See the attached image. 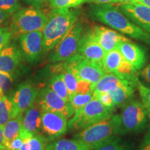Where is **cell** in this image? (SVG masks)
<instances>
[{
	"label": "cell",
	"mask_w": 150,
	"mask_h": 150,
	"mask_svg": "<svg viewBox=\"0 0 150 150\" xmlns=\"http://www.w3.org/2000/svg\"><path fill=\"white\" fill-rule=\"evenodd\" d=\"M38 93V88L30 81H27L20 84L13 97L17 115H23L34 104Z\"/></svg>",
	"instance_id": "obj_14"
},
{
	"label": "cell",
	"mask_w": 150,
	"mask_h": 150,
	"mask_svg": "<svg viewBox=\"0 0 150 150\" xmlns=\"http://www.w3.org/2000/svg\"><path fill=\"white\" fill-rule=\"evenodd\" d=\"M136 88L139 92L141 102L145 106H150V86L144 84L138 78L136 81Z\"/></svg>",
	"instance_id": "obj_32"
},
{
	"label": "cell",
	"mask_w": 150,
	"mask_h": 150,
	"mask_svg": "<svg viewBox=\"0 0 150 150\" xmlns=\"http://www.w3.org/2000/svg\"><path fill=\"white\" fill-rule=\"evenodd\" d=\"M116 136H119L113 114L104 120L76 133L73 135V138L85 145L89 150H94Z\"/></svg>",
	"instance_id": "obj_5"
},
{
	"label": "cell",
	"mask_w": 150,
	"mask_h": 150,
	"mask_svg": "<svg viewBox=\"0 0 150 150\" xmlns=\"http://www.w3.org/2000/svg\"><path fill=\"white\" fill-rule=\"evenodd\" d=\"M36 101L42 110L59 112L67 119L72 117L75 112L70 103L56 95L49 86L41 90Z\"/></svg>",
	"instance_id": "obj_10"
},
{
	"label": "cell",
	"mask_w": 150,
	"mask_h": 150,
	"mask_svg": "<svg viewBox=\"0 0 150 150\" xmlns=\"http://www.w3.org/2000/svg\"><path fill=\"white\" fill-rule=\"evenodd\" d=\"M64 63V62H63ZM63 76V79L67 86V91H68L69 95H70V99L74 96V95L77 93L78 89V80L76 76L68 70L65 67L64 64V68L61 72Z\"/></svg>",
	"instance_id": "obj_29"
},
{
	"label": "cell",
	"mask_w": 150,
	"mask_h": 150,
	"mask_svg": "<svg viewBox=\"0 0 150 150\" xmlns=\"http://www.w3.org/2000/svg\"><path fill=\"white\" fill-rule=\"evenodd\" d=\"M120 10L133 23L150 34V7L133 2L121 4Z\"/></svg>",
	"instance_id": "obj_12"
},
{
	"label": "cell",
	"mask_w": 150,
	"mask_h": 150,
	"mask_svg": "<svg viewBox=\"0 0 150 150\" xmlns=\"http://www.w3.org/2000/svg\"><path fill=\"white\" fill-rule=\"evenodd\" d=\"M63 62L65 67L77 80L86 81L92 83V86L99 81L106 73L102 65L89 61L79 53Z\"/></svg>",
	"instance_id": "obj_7"
},
{
	"label": "cell",
	"mask_w": 150,
	"mask_h": 150,
	"mask_svg": "<svg viewBox=\"0 0 150 150\" xmlns=\"http://www.w3.org/2000/svg\"><path fill=\"white\" fill-rule=\"evenodd\" d=\"M144 106H145V105H144ZM145 107L146 108V110H147L148 119H149L150 121V106H145Z\"/></svg>",
	"instance_id": "obj_46"
},
{
	"label": "cell",
	"mask_w": 150,
	"mask_h": 150,
	"mask_svg": "<svg viewBox=\"0 0 150 150\" xmlns=\"http://www.w3.org/2000/svg\"><path fill=\"white\" fill-rule=\"evenodd\" d=\"M49 87L62 99L70 102V95L62 73L55 74L52 76L50 81Z\"/></svg>",
	"instance_id": "obj_26"
},
{
	"label": "cell",
	"mask_w": 150,
	"mask_h": 150,
	"mask_svg": "<svg viewBox=\"0 0 150 150\" xmlns=\"http://www.w3.org/2000/svg\"><path fill=\"white\" fill-rule=\"evenodd\" d=\"M47 150H89V149L79 140L72 138L60 139L49 142Z\"/></svg>",
	"instance_id": "obj_22"
},
{
	"label": "cell",
	"mask_w": 150,
	"mask_h": 150,
	"mask_svg": "<svg viewBox=\"0 0 150 150\" xmlns=\"http://www.w3.org/2000/svg\"><path fill=\"white\" fill-rule=\"evenodd\" d=\"M117 50L124 59L131 64L138 72L145 66L147 61V52L142 47L129 40L121 42Z\"/></svg>",
	"instance_id": "obj_16"
},
{
	"label": "cell",
	"mask_w": 150,
	"mask_h": 150,
	"mask_svg": "<svg viewBox=\"0 0 150 150\" xmlns=\"http://www.w3.org/2000/svg\"><path fill=\"white\" fill-rule=\"evenodd\" d=\"M25 141V140L23 139L21 136L19 135L18 137L14 138L10 143L7 145V149L8 150H19L21 148L22 145Z\"/></svg>",
	"instance_id": "obj_38"
},
{
	"label": "cell",
	"mask_w": 150,
	"mask_h": 150,
	"mask_svg": "<svg viewBox=\"0 0 150 150\" xmlns=\"http://www.w3.org/2000/svg\"><path fill=\"white\" fill-rule=\"evenodd\" d=\"M79 11L71 8H53L49 13L48 21L42 29L43 52L53 50L72 25L77 21Z\"/></svg>",
	"instance_id": "obj_2"
},
{
	"label": "cell",
	"mask_w": 150,
	"mask_h": 150,
	"mask_svg": "<svg viewBox=\"0 0 150 150\" xmlns=\"http://www.w3.org/2000/svg\"><path fill=\"white\" fill-rule=\"evenodd\" d=\"M87 1L93 2L95 4H120L118 0H87Z\"/></svg>",
	"instance_id": "obj_41"
},
{
	"label": "cell",
	"mask_w": 150,
	"mask_h": 150,
	"mask_svg": "<svg viewBox=\"0 0 150 150\" xmlns=\"http://www.w3.org/2000/svg\"><path fill=\"white\" fill-rule=\"evenodd\" d=\"M115 108L106 107L95 97L76 110L67 121V130L80 131L113 115Z\"/></svg>",
	"instance_id": "obj_4"
},
{
	"label": "cell",
	"mask_w": 150,
	"mask_h": 150,
	"mask_svg": "<svg viewBox=\"0 0 150 150\" xmlns=\"http://www.w3.org/2000/svg\"><path fill=\"white\" fill-rule=\"evenodd\" d=\"M136 81H130L119 86L108 93L112 97L115 108L123 107L125 104L134 98L135 92L137 89Z\"/></svg>",
	"instance_id": "obj_20"
},
{
	"label": "cell",
	"mask_w": 150,
	"mask_h": 150,
	"mask_svg": "<svg viewBox=\"0 0 150 150\" xmlns=\"http://www.w3.org/2000/svg\"><path fill=\"white\" fill-rule=\"evenodd\" d=\"M94 150H136L134 144L122 136H116Z\"/></svg>",
	"instance_id": "obj_25"
},
{
	"label": "cell",
	"mask_w": 150,
	"mask_h": 150,
	"mask_svg": "<svg viewBox=\"0 0 150 150\" xmlns=\"http://www.w3.org/2000/svg\"><path fill=\"white\" fill-rule=\"evenodd\" d=\"M47 139L40 134L26 140L19 150H47Z\"/></svg>",
	"instance_id": "obj_27"
},
{
	"label": "cell",
	"mask_w": 150,
	"mask_h": 150,
	"mask_svg": "<svg viewBox=\"0 0 150 150\" xmlns=\"http://www.w3.org/2000/svg\"><path fill=\"white\" fill-rule=\"evenodd\" d=\"M121 108L120 113L114 114L118 136L139 134L145 130L149 119L141 101L133 99Z\"/></svg>",
	"instance_id": "obj_3"
},
{
	"label": "cell",
	"mask_w": 150,
	"mask_h": 150,
	"mask_svg": "<svg viewBox=\"0 0 150 150\" xmlns=\"http://www.w3.org/2000/svg\"><path fill=\"white\" fill-rule=\"evenodd\" d=\"M133 81L125 79L115 72H106L95 85L92 86L94 95L101 93H109L117 87Z\"/></svg>",
	"instance_id": "obj_19"
},
{
	"label": "cell",
	"mask_w": 150,
	"mask_h": 150,
	"mask_svg": "<svg viewBox=\"0 0 150 150\" xmlns=\"http://www.w3.org/2000/svg\"><path fill=\"white\" fill-rule=\"evenodd\" d=\"M17 115L13 98L4 95L0 99V126L4 127Z\"/></svg>",
	"instance_id": "obj_21"
},
{
	"label": "cell",
	"mask_w": 150,
	"mask_h": 150,
	"mask_svg": "<svg viewBox=\"0 0 150 150\" xmlns=\"http://www.w3.org/2000/svg\"><path fill=\"white\" fill-rule=\"evenodd\" d=\"M13 83V78L10 73L0 71V89L7 91L11 88Z\"/></svg>",
	"instance_id": "obj_34"
},
{
	"label": "cell",
	"mask_w": 150,
	"mask_h": 150,
	"mask_svg": "<svg viewBox=\"0 0 150 150\" xmlns=\"http://www.w3.org/2000/svg\"><path fill=\"white\" fill-rule=\"evenodd\" d=\"M91 17L123 35L150 45V34L133 23L118 7L112 4L91 6Z\"/></svg>",
	"instance_id": "obj_1"
},
{
	"label": "cell",
	"mask_w": 150,
	"mask_h": 150,
	"mask_svg": "<svg viewBox=\"0 0 150 150\" xmlns=\"http://www.w3.org/2000/svg\"><path fill=\"white\" fill-rule=\"evenodd\" d=\"M4 96V91L1 89H0V99L2 98Z\"/></svg>",
	"instance_id": "obj_47"
},
{
	"label": "cell",
	"mask_w": 150,
	"mask_h": 150,
	"mask_svg": "<svg viewBox=\"0 0 150 150\" xmlns=\"http://www.w3.org/2000/svg\"><path fill=\"white\" fill-rule=\"evenodd\" d=\"M95 96L93 92L87 93H76L70 99V103L74 108V111L80 109L92 100Z\"/></svg>",
	"instance_id": "obj_30"
},
{
	"label": "cell",
	"mask_w": 150,
	"mask_h": 150,
	"mask_svg": "<svg viewBox=\"0 0 150 150\" xmlns=\"http://www.w3.org/2000/svg\"><path fill=\"white\" fill-rule=\"evenodd\" d=\"M67 131V118L59 112L42 110L40 134L45 137L49 142L61 138Z\"/></svg>",
	"instance_id": "obj_9"
},
{
	"label": "cell",
	"mask_w": 150,
	"mask_h": 150,
	"mask_svg": "<svg viewBox=\"0 0 150 150\" xmlns=\"http://www.w3.org/2000/svg\"><path fill=\"white\" fill-rule=\"evenodd\" d=\"M11 16L12 15L9 13L0 10V27H4L7 23Z\"/></svg>",
	"instance_id": "obj_40"
},
{
	"label": "cell",
	"mask_w": 150,
	"mask_h": 150,
	"mask_svg": "<svg viewBox=\"0 0 150 150\" xmlns=\"http://www.w3.org/2000/svg\"><path fill=\"white\" fill-rule=\"evenodd\" d=\"M22 56V52L17 47H6L0 51V71L13 74L21 63Z\"/></svg>",
	"instance_id": "obj_18"
},
{
	"label": "cell",
	"mask_w": 150,
	"mask_h": 150,
	"mask_svg": "<svg viewBox=\"0 0 150 150\" xmlns=\"http://www.w3.org/2000/svg\"><path fill=\"white\" fill-rule=\"evenodd\" d=\"M0 150H8V149H0Z\"/></svg>",
	"instance_id": "obj_48"
},
{
	"label": "cell",
	"mask_w": 150,
	"mask_h": 150,
	"mask_svg": "<svg viewBox=\"0 0 150 150\" xmlns=\"http://www.w3.org/2000/svg\"><path fill=\"white\" fill-rule=\"evenodd\" d=\"M0 149H7L2 126H0Z\"/></svg>",
	"instance_id": "obj_42"
},
{
	"label": "cell",
	"mask_w": 150,
	"mask_h": 150,
	"mask_svg": "<svg viewBox=\"0 0 150 150\" xmlns=\"http://www.w3.org/2000/svg\"><path fill=\"white\" fill-rule=\"evenodd\" d=\"M24 1L28 4L33 5L35 7H38L42 4L45 2L47 0H24Z\"/></svg>",
	"instance_id": "obj_43"
},
{
	"label": "cell",
	"mask_w": 150,
	"mask_h": 150,
	"mask_svg": "<svg viewBox=\"0 0 150 150\" xmlns=\"http://www.w3.org/2000/svg\"><path fill=\"white\" fill-rule=\"evenodd\" d=\"M83 31L82 24L76 21L53 48L50 56V61L55 63L63 62L77 53Z\"/></svg>",
	"instance_id": "obj_8"
},
{
	"label": "cell",
	"mask_w": 150,
	"mask_h": 150,
	"mask_svg": "<svg viewBox=\"0 0 150 150\" xmlns=\"http://www.w3.org/2000/svg\"><path fill=\"white\" fill-rule=\"evenodd\" d=\"M47 21V15L38 8H20L12 15L9 29L12 38H18L24 33L42 31Z\"/></svg>",
	"instance_id": "obj_6"
},
{
	"label": "cell",
	"mask_w": 150,
	"mask_h": 150,
	"mask_svg": "<svg viewBox=\"0 0 150 150\" xmlns=\"http://www.w3.org/2000/svg\"><path fill=\"white\" fill-rule=\"evenodd\" d=\"M123 59L117 49L106 52L102 60V66L105 72H115Z\"/></svg>",
	"instance_id": "obj_24"
},
{
	"label": "cell",
	"mask_w": 150,
	"mask_h": 150,
	"mask_svg": "<svg viewBox=\"0 0 150 150\" xmlns=\"http://www.w3.org/2000/svg\"><path fill=\"white\" fill-rule=\"evenodd\" d=\"M41 109L37 101L22 115L20 136L24 140L36 136L40 133Z\"/></svg>",
	"instance_id": "obj_13"
},
{
	"label": "cell",
	"mask_w": 150,
	"mask_h": 150,
	"mask_svg": "<svg viewBox=\"0 0 150 150\" xmlns=\"http://www.w3.org/2000/svg\"><path fill=\"white\" fill-rule=\"evenodd\" d=\"M136 2L142 4H144L150 7V0H137Z\"/></svg>",
	"instance_id": "obj_44"
},
{
	"label": "cell",
	"mask_w": 150,
	"mask_h": 150,
	"mask_svg": "<svg viewBox=\"0 0 150 150\" xmlns=\"http://www.w3.org/2000/svg\"><path fill=\"white\" fill-rule=\"evenodd\" d=\"M94 37L106 52L117 49L121 42L130 40L128 38L115 30L96 26L92 29Z\"/></svg>",
	"instance_id": "obj_17"
},
{
	"label": "cell",
	"mask_w": 150,
	"mask_h": 150,
	"mask_svg": "<svg viewBox=\"0 0 150 150\" xmlns=\"http://www.w3.org/2000/svg\"><path fill=\"white\" fill-rule=\"evenodd\" d=\"M52 8H72L85 3L87 0H49Z\"/></svg>",
	"instance_id": "obj_31"
},
{
	"label": "cell",
	"mask_w": 150,
	"mask_h": 150,
	"mask_svg": "<svg viewBox=\"0 0 150 150\" xmlns=\"http://www.w3.org/2000/svg\"><path fill=\"white\" fill-rule=\"evenodd\" d=\"M11 38H12V35H11L9 27H0V51H1L4 48L8 46Z\"/></svg>",
	"instance_id": "obj_35"
},
{
	"label": "cell",
	"mask_w": 150,
	"mask_h": 150,
	"mask_svg": "<svg viewBox=\"0 0 150 150\" xmlns=\"http://www.w3.org/2000/svg\"><path fill=\"white\" fill-rule=\"evenodd\" d=\"M95 98H97L104 106H106V107L109 108H115L114 106V103L112 101V97L110 95L107 93H101L99 94H96L94 95Z\"/></svg>",
	"instance_id": "obj_36"
},
{
	"label": "cell",
	"mask_w": 150,
	"mask_h": 150,
	"mask_svg": "<svg viewBox=\"0 0 150 150\" xmlns=\"http://www.w3.org/2000/svg\"><path fill=\"white\" fill-rule=\"evenodd\" d=\"M21 8L18 0H0V10L13 15Z\"/></svg>",
	"instance_id": "obj_33"
},
{
	"label": "cell",
	"mask_w": 150,
	"mask_h": 150,
	"mask_svg": "<svg viewBox=\"0 0 150 150\" xmlns=\"http://www.w3.org/2000/svg\"><path fill=\"white\" fill-rule=\"evenodd\" d=\"M115 73L125 79L133 81H136L138 78V72L125 59H123L122 61L121 62Z\"/></svg>",
	"instance_id": "obj_28"
},
{
	"label": "cell",
	"mask_w": 150,
	"mask_h": 150,
	"mask_svg": "<svg viewBox=\"0 0 150 150\" xmlns=\"http://www.w3.org/2000/svg\"><path fill=\"white\" fill-rule=\"evenodd\" d=\"M138 76L144 84L150 86V63L140 71Z\"/></svg>",
	"instance_id": "obj_37"
},
{
	"label": "cell",
	"mask_w": 150,
	"mask_h": 150,
	"mask_svg": "<svg viewBox=\"0 0 150 150\" xmlns=\"http://www.w3.org/2000/svg\"><path fill=\"white\" fill-rule=\"evenodd\" d=\"M77 53L89 61L102 66V60L106 52L97 42L91 30L82 35L79 44Z\"/></svg>",
	"instance_id": "obj_15"
},
{
	"label": "cell",
	"mask_w": 150,
	"mask_h": 150,
	"mask_svg": "<svg viewBox=\"0 0 150 150\" xmlns=\"http://www.w3.org/2000/svg\"><path fill=\"white\" fill-rule=\"evenodd\" d=\"M137 150H150V128L143 136Z\"/></svg>",
	"instance_id": "obj_39"
},
{
	"label": "cell",
	"mask_w": 150,
	"mask_h": 150,
	"mask_svg": "<svg viewBox=\"0 0 150 150\" xmlns=\"http://www.w3.org/2000/svg\"><path fill=\"white\" fill-rule=\"evenodd\" d=\"M120 4H127V3H133L136 2L137 0H118Z\"/></svg>",
	"instance_id": "obj_45"
},
{
	"label": "cell",
	"mask_w": 150,
	"mask_h": 150,
	"mask_svg": "<svg viewBox=\"0 0 150 150\" xmlns=\"http://www.w3.org/2000/svg\"><path fill=\"white\" fill-rule=\"evenodd\" d=\"M22 115L19 114L16 117L9 120L4 126L3 127L4 136L6 145H8L14 138L20 135V129L22 125Z\"/></svg>",
	"instance_id": "obj_23"
},
{
	"label": "cell",
	"mask_w": 150,
	"mask_h": 150,
	"mask_svg": "<svg viewBox=\"0 0 150 150\" xmlns=\"http://www.w3.org/2000/svg\"><path fill=\"white\" fill-rule=\"evenodd\" d=\"M22 53L30 63L37 61L43 53L42 31L24 33L20 37Z\"/></svg>",
	"instance_id": "obj_11"
}]
</instances>
